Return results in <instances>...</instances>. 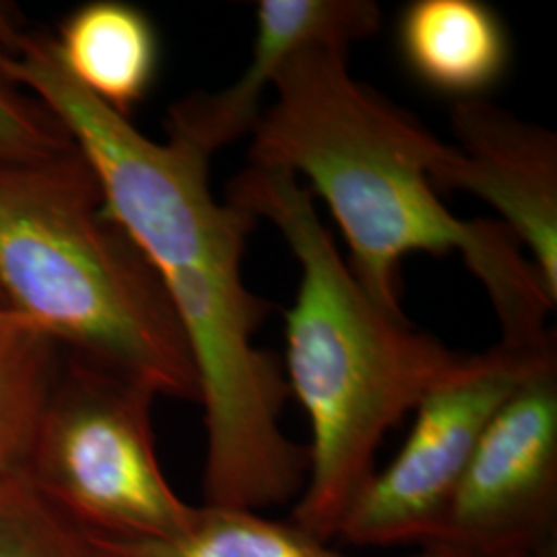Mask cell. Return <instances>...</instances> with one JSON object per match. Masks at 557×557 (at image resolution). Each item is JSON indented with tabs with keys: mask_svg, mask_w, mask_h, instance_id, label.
<instances>
[{
	"mask_svg": "<svg viewBox=\"0 0 557 557\" xmlns=\"http://www.w3.org/2000/svg\"><path fill=\"white\" fill-rule=\"evenodd\" d=\"M382 13L372 0H260L257 38L244 73L215 94H193L168 112V137L207 158L246 135L262 116V98L281 69L310 46L349 50L379 32Z\"/></svg>",
	"mask_w": 557,
	"mask_h": 557,
	"instance_id": "cell-9",
	"label": "cell"
},
{
	"mask_svg": "<svg viewBox=\"0 0 557 557\" xmlns=\"http://www.w3.org/2000/svg\"><path fill=\"white\" fill-rule=\"evenodd\" d=\"M0 557H101L94 535L20 471L0 478Z\"/></svg>",
	"mask_w": 557,
	"mask_h": 557,
	"instance_id": "cell-15",
	"label": "cell"
},
{
	"mask_svg": "<svg viewBox=\"0 0 557 557\" xmlns=\"http://www.w3.org/2000/svg\"><path fill=\"white\" fill-rule=\"evenodd\" d=\"M52 38L71 79L120 116L131 119L158 77L160 38L135 4L87 2L62 21Z\"/></svg>",
	"mask_w": 557,
	"mask_h": 557,
	"instance_id": "cell-11",
	"label": "cell"
},
{
	"mask_svg": "<svg viewBox=\"0 0 557 557\" xmlns=\"http://www.w3.org/2000/svg\"><path fill=\"white\" fill-rule=\"evenodd\" d=\"M156 398L135 380L60 356L25 473L94 537H174L195 520L197 506L180 498L161 469Z\"/></svg>",
	"mask_w": 557,
	"mask_h": 557,
	"instance_id": "cell-5",
	"label": "cell"
},
{
	"mask_svg": "<svg viewBox=\"0 0 557 557\" xmlns=\"http://www.w3.org/2000/svg\"><path fill=\"white\" fill-rule=\"evenodd\" d=\"M450 122L458 145H440L434 188L494 207L557 299L556 135L483 100L457 101Z\"/></svg>",
	"mask_w": 557,
	"mask_h": 557,
	"instance_id": "cell-8",
	"label": "cell"
},
{
	"mask_svg": "<svg viewBox=\"0 0 557 557\" xmlns=\"http://www.w3.org/2000/svg\"><path fill=\"white\" fill-rule=\"evenodd\" d=\"M2 306H4V304H2Z\"/></svg>",
	"mask_w": 557,
	"mask_h": 557,
	"instance_id": "cell-18",
	"label": "cell"
},
{
	"mask_svg": "<svg viewBox=\"0 0 557 557\" xmlns=\"http://www.w3.org/2000/svg\"><path fill=\"white\" fill-rule=\"evenodd\" d=\"M13 73L69 131L108 213L149 262L178 319L205 409L202 506L262 512L298 499L310 453L281 430L289 384L277 358L255 345L271 306L242 273L259 220L215 199L211 158L184 140L145 137L71 79L52 36L25 32Z\"/></svg>",
	"mask_w": 557,
	"mask_h": 557,
	"instance_id": "cell-1",
	"label": "cell"
},
{
	"mask_svg": "<svg viewBox=\"0 0 557 557\" xmlns=\"http://www.w3.org/2000/svg\"><path fill=\"white\" fill-rule=\"evenodd\" d=\"M227 200L269 220L299 264L285 314L287 384L312 428L310 471L292 522L333 543L376 473L384 436L450 379L467 356L366 294L322 225L310 188L283 170L248 165Z\"/></svg>",
	"mask_w": 557,
	"mask_h": 557,
	"instance_id": "cell-3",
	"label": "cell"
},
{
	"mask_svg": "<svg viewBox=\"0 0 557 557\" xmlns=\"http://www.w3.org/2000/svg\"><path fill=\"white\" fill-rule=\"evenodd\" d=\"M411 557H557V552H545V554H487V552H475V549H465V547L444 545V543H430V545H423L421 552Z\"/></svg>",
	"mask_w": 557,
	"mask_h": 557,
	"instance_id": "cell-16",
	"label": "cell"
},
{
	"mask_svg": "<svg viewBox=\"0 0 557 557\" xmlns=\"http://www.w3.org/2000/svg\"><path fill=\"white\" fill-rule=\"evenodd\" d=\"M60 356L32 326L0 337V478L25 471Z\"/></svg>",
	"mask_w": 557,
	"mask_h": 557,
	"instance_id": "cell-13",
	"label": "cell"
},
{
	"mask_svg": "<svg viewBox=\"0 0 557 557\" xmlns=\"http://www.w3.org/2000/svg\"><path fill=\"white\" fill-rule=\"evenodd\" d=\"M25 326H29V324L21 319L20 314H15L11 308L0 304V337H4L9 333H15V331L25 329Z\"/></svg>",
	"mask_w": 557,
	"mask_h": 557,
	"instance_id": "cell-17",
	"label": "cell"
},
{
	"mask_svg": "<svg viewBox=\"0 0 557 557\" xmlns=\"http://www.w3.org/2000/svg\"><path fill=\"white\" fill-rule=\"evenodd\" d=\"M556 341L537 349L498 343L467 356L457 372L421 400L397 457L366 483L338 537L358 547H393L438 537L479 440L506 398Z\"/></svg>",
	"mask_w": 557,
	"mask_h": 557,
	"instance_id": "cell-6",
	"label": "cell"
},
{
	"mask_svg": "<svg viewBox=\"0 0 557 557\" xmlns=\"http://www.w3.org/2000/svg\"><path fill=\"white\" fill-rule=\"evenodd\" d=\"M0 304L62 354L199 403L190 349L160 278L106 209L79 147L0 161Z\"/></svg>",
	"mask_w": 557,
	"mask_h": 557,
	"instance_id": "cell-4",
	"label": "cell"
},
{
	"mask_svg": "<svg viewBox=\"0 0 557 557\" xmlns=\"http://www.w3.org/2000/svg\"><path fill=\"white\" fill-rule=\"evenodd\" d=\"M432 543L557 552V351L539 359L490 421Z\"/></svg>",
	"mask_w": 557,
	"mask_h": 557,
	"instance_id": "cell-7",
	"label": "cell"
},
{
	"mask_svg": "<svg viewBox=\"0 0 557 557\" xmlns=\"http://www.w3.org/2000/svg\"><path fill=\"white\" fill-rule=\"evenodd\" d=\"M400 59L428 89L481 100L508 73L512 40L498 13L479 0H413L398 20Z\"/></svg>",
	"mask_w": 557,
	"mask_h": 557,
	"instance_id": "cell-10",
	"label": "cell"
},
{
	"mask_svg": "<svg viewBox=\"0 0 557 557\" xmlns=\"http://www.w3.org/2000/svg\"><path fill=\"white\" fill-rule=\"evenodd\" d=\"M338 46H310L273 85L275 100L252 133L250 165L310 182L349 246L351 273L393 314L400 264L413 252H458L485 287L502 331L545 319L552 296L535 264L499 221H462L430 180L442 140L347 69Z\"/></svg>",
	"mask_w": 557,
	"mask_h": 557,
	"instance_id": "cell-2",
	"label": "cell"
},
{
	"mask_svg": "<svg viewBox=\"0 0 557 557\" xmlns=\"http://www.w3.org/2000/svg\"><path fill=\"white\" fill-rule=\"evenodd\" d=\"M94 541L101 557H349L292 520L213 506H197L193 524L174 537Z\"/></svg>",
	"mask_w": 557,
	"mask_h": 557,
	"instance_id": "cell-12",
	"label": "cell"
},
{
	"mask_svg": "<svg viewBox=\"0 0 557 557\" xmlns=\"http://www.w3.org/2000/svg\"><path fill=\"white\" fill-rule=\"evenodd\" d=\"M23 34L17 11L0 2V161L48 160L77 147L57 114L13 73Z\"/></svg>",
	"mask_w": 557,
	"mask_h": 557,
	"instance_id": "cell-14",
	"label": "cell"
}]
</instances>
